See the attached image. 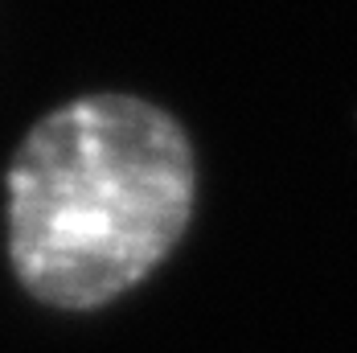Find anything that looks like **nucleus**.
Segmentation results:
<instances>
[{
	"mask_svg": "<svg viewBox=\"0 0 357 353\" xmlns=\"http://www.w3.org/2000/svg\"><path fill=\"white\" fill-rule=\"evenodd\" d=\"M8 263L62 313H91L144 283L197 210V152L173 111L95 91L41 115L4 173Z\"/></svg>",
	"mask_w": 357,
	"mask_h": 353,
	"instance_id": "f257e3e1",
	"label": "nucleus"
}]
</instances>
